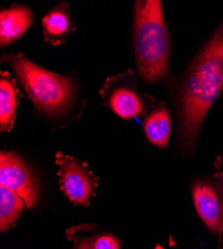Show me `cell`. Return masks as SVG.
I'll list each match as a JSON object with an SVG mask.
<instances>
[{
  "instance_id": "obj_1",
  "label": "cell",
  "mask_w": 223,
  "mask_h": 249,
  "mask_svg": "<svg viewBox=\"0 0 223 249\" xmlns=\"http://www.w3.org/2000/svg\"><path fill=\"white\" fill-rule=\"evenodd\" d=\"M223 92V21L193 58L178 98L179 141L190 149L214 103Z\"/></svg>"
},
{
  "instance_id": "obj_2",
  "label": "cell",
  "mask_w": 223,
  "mask_h": 249,
  "mask_svg": "<svg viewBox=\"0 0 223 249\" xmlns=\"http://www.w3.org/2000/svg\"><path fill=\"white\" fill-rule=\"evenodd\" d=\"M137 70L147 84L163 80L169 71L171 42L159 0H137L133 11Z\"/></svg>"
},
{
  "instance_id": "obj_3",
  "label": "cell",
  "mask_w": 223,
  "mask_h": 249,
  "mask_svg": "<svg viewBox=\"0 0 223 249\" xmlns=\"http://www.w3.org/2000/svg\"><path fill=\"white\" fill-rule=\"evenodd\" d=\"M3 59L12 68L39 113L47 117H60L71 110L77 95L76 85L71 77L45 70L20 53Z\"/></svg>"
},
{
  "instance_id": "obj_4",
  "label": "cell",
  "mask_w": 223,
  "mask_h": 249,
  "mask_svg": "<svg viewBox=\"0 0 223 249\" xmlns=\"http://www.w3.org/2000/svg\"><path fill=\"white\" fill-rule=\"evenodd\" d=\"M100 95L108 108L122 119L142 117L147 111L144 97L138 92L134 75L130 70L107 78L101 87Z\"/></svg>"
},
{
  "instance_id": "obj_5",
  "label": "cell",
  "mask_w": 223,
  "mask_h": 249,
  "mask_svg": "<svg viewBox=\"0 0 223 249\" xmlns=\"http://www.w3.org/2000/svg\"><path fill=\"white\" fill-rule=\"evenodd\" d=\"M56 164L60 189L67 198L79 205H88L95 193L97 180L86 165L71 157L57 153Z\"/></svg>"
},
{
  "instance_id": "obj_6",
  "label": "cell",
  "mask_w": 223,
  "mask_h": 249,
  "mask_svg": "<svg viewBox=\"0 0 223 249\" xmlns=\"http://www.w3.org/2000/svg\"><path fill=\"white\" fill-rule=\"evenodd\" d=\"M0 185H4L21 197L28 209L36 204L38 186L35 178L24 161L14 153L1 152Z\"/></svg>"
},
{
  "instance_id": "obj_7",
  "label": "cell",
  "mask_w": 223,
  "mask_h": 249,
  "mask_svg": "<svg viewBox=\"0 0 223 249\" xmlns=\"http://www.w3.org/2000/svg\"><path fill=\"white\" fill-rule=\"evenodd\" d=\"M195 211L213 233H223V182L201 180L192 185Z\"/></svg>"
},
{
  "instance_id": "obj_8",
  "label": "cell",
  "mask_w": 223,
  "mask_h": 249,
  "mask_svg": "<svg viewBox=\"0 0 223 249\" xmlns=\"http://www.w3.org/2000/svg\"><path fill=\"white\" fill-rule=\"evenodd\" d=\"M31 8L21 4H13L0 12V44L5 47L15 42L32 25Z\"/></svg>"
},
{
  "instance_id": "obj_9",
  "label": "cell",
  "mask_w": 223,
  "mask_h": 249,
  "mask_svg": "<svg viewBox=\"0 0 223 249\" xmlns=\"http://www.w3.org/2000/svg\"><path fill=\"white\" fill-rule=\"evenodd\" d=\"M44 40L51 45L62 44L74 31L69 6L63 2L51 9L42 18Z\"/></svg>"
},
{
  "instance_id": "obj_10",
  "label": "cell",
  "mask_w": 223,
  "mask_h": 249,
  "mask_svg": "<svg viewBox=\"0 0 223 249\" xmlns=\"http://www.w3.org/2000/svg\"><path fill=\"white\" fill-rule=\"evenodd\" d=\"M142 126L147 140L152 144L161 149L167 148L171 133V117L164 105L156 107L147 114Z\"/></svg>"
},
{
  "instance_id": "obj_11",
  "label": "cell",
  "mask_w": 223,
  "mask_h": 249,
  "mask_svg": "<svg viewBox=\"0 0 223 249\" xmlns=\"http://www.w3.org/2000/svg\"><path fill=\"white\" fill-rule=\"evenodd\" d=\"M19 94L14 81L7 72L0 76V128L2 132H10L16 117Z\"/></svg>"
},
{
  "instance_id": "obj_12",
  "label": "cell",
  "mask_w": 223,
  "mask_h": 249,
  "mask_svg": "<svg viewBox=\"0 0 223 249\" xmlns=\"http://www.w3.org/2000/svg\"><path fill=\"white\" fill-rule=\"evenodd\" d=\"M25 202L9 188H0V228L5 231L15 223L23 212Z\"/></svg>"
},
{
  "instance_id": "obj_13",
  "label": "cell",
  "mask_w": 223,
  "mask_h": 249,
  "mask_svg": "<svg viewBox=\"0 0 223 249\" xmlns=\"http://www.w3.org/2000/svg\"><path fill=\"white\" fill-rule=\"evenodd\" d=\"M74 249H119V240L111 234H98L75 238Z\"/></svg>"
}]
</instances>
